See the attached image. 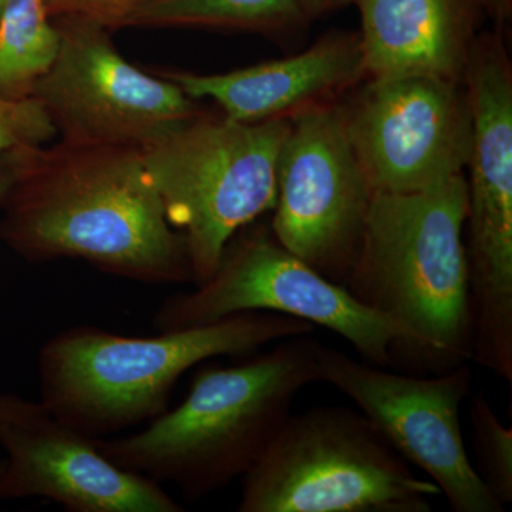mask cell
Listing matches in <instances>:
<instances>
[{
  "instance_id": "cell-3",
  "label": "cell",
  "mask_w": 512,
  "mask_h": 512,
  "mask_svg": "<svg viewBox=\"0 0 512 512\" xmlns=\"http://www.w3.org/2000/svg\"><path fill=\"white\" fill-rule=\"evenodd\" d=\"M319 346L311 335L295 336L241 365L207 367L180 406L136 434L94 437L97 447L117 466L201 500L261 458L301 390L319 382Z\"/></svg>"
},
{
  "instance_id": "cell-6",
  "label": "cell",
  "mask_w": 512,
  "mask_h": 512,
  "mask_svg": "<svg viewBox=\"0 0 512 512\" xmlns=\"http://www.w3.org/2000/svg\"><path fill=\"white\" fill-rule=\"evenodd\" d=\"M441 495L413 473L365 414H291L242 477L241 512H430Z\"/></svg>"
},
{
  "instance_id": "cell-4",
  "label": "cell",
  "mask_w": 512,
  "mask_h": 512,
  "mask_svg": "<svg viewBox=\"0 0 512 512\" xmlns=\"http://www.w3.org/2000/svg\"><path fill=\"white\" fill-rule=\"evenodd\" d=\"M313 330L311 323L269 312L238 313L147 338L76 326L40 349V403L67 426L100 439L167 412L175 384L205 360L251 355Z\"/></svg>"
},
{
  "instance_id": "cell-15",
  "label": "cell",
  "mask_w": 512,
  "mask_h": 512,
  "mask_svg": "<svg viewBox=\"0 0 512 512\" xmlns=\"http://www.w3.org/2000/svg\"><path fill=\"white\" fill-rule=\"evenodd\" d=\"M369 77L464 82L488 20L484 0H356Z\"/></svg>"
},
{
  "instance_id": "cell-10",
  "label": "cell",
  "mask_w": 512,
  "mask_h": 512,
  "mask_svg": "<svg viewBox=\"0 0 512 512\" xmlns=\"http://www.w3.org/2000/svg\"><path fill=\"white\" fill-rule=\"evenodd\" d=\"M319 382L336 387L375 424L409 464L423 470L456 512H501L468 458L461 407L473 394V372L461 365L440 375L389 372L319 346Z\"/></svg>"
},
{
  "instance_id": "cell-18",
  "label": "cell",
  "mask_w": 512,
  "mask_h": 512,
  "mask_svg": "<svg viewBox=\"0 0 512 512\" xmlns=\"http://www.w3.org/2000/svg\"><path fill=\"white\" fill-rule=\"evenodd\" d=\"M468 399L478 476L505 507L512 501V429L501 423L483 393Z\"/></svg>"
},
{
  "instance_id": "cell-24",
  "label": "cell",
  "mask_w": 512,
  "mask_h": 512,
  "mask_svg": "<svg viewBox=\"0 0 512 512\" xmlns=\"http://www.w3.org/2000/svg\"><path fill=\"white\" fill-rule=\"evenodd\" d=\"M3 5H5V0H0V15H2Z\"/></svg>"
},
{
  "instance_id": "cell-2",
  "label": "cell",
  "mask_w": 512,
  "mask_h": 512,
  "mask_svg": "<svg viewBox=\"0 0 512 512\" xmlns=\"http://www.w3.org/2000/svg\"><path fill=\"white\" fill-rule=\"evenodd\" d=\"M466 174L419 192H375L346 289L399 330L389 367L450 372L473 359Z\"/></svg>"
},
{
  "instance_id": "cell-20",
  "label": "cell",
  "mask_w": 512,
  "mask_h": 512,
  "mask_svg": "<svg viewBox=\"0 0 512 512\" xmlns=\"http://www.w3.org/2000/svg\"><path fill=\"white\" fill-rule=\"evenodd\" d=\"M146 0H46L50 19H80L113 32Z\"/></svg>"
},
{
  "instance_id": "cell-13",
  "label": "cell",
  "mask_w": 512,
  "mask_h": 512,
  "mask_svg": "<svg viewBox=\"0 0 512 512\" xmlns=\"http://www.w3.org/2000/svg\"><path fill=\"white\" fill-rule=\"evenodd\" d=\"M473 143L466 170L468 285L476 301L512 296V64L505 28L484 29L466 77Z\"/></svg>"
},
{
  "instance_id": "cell-8",
  "label": "cell",
  "mask_w": 512,
  "mask_h": 512,
  "mask_svg": "<svg viewBox=\"0 0 512 512\" xmlns=\"http://www.w3.org/2000/svg\"><path fill=\"white\" fill-rule=\"evenodd\" d=\"M52 20L59 50L32 96L60 140L144 150L204 111L171 80L124 59L103 26Z\"/></svg>"
},
{
  "instance_id": "cell-16",
  "label": "cell",
  "mask_w": 512,
  "mask_h": 512,
  "mask_svg": "<svg viewBox=\"0 0 512 512\" xmlns=\"http://www.w3.org/2000/svg\"><path fill=\"white\" fill-rule=\"evenodd\" d=\"M308 23L298 0H146L123 28L232 30L286 37Z\"/></svg>"
},
{
  "instance_id": "cell-1",
  "label": "cell",
  "mask_w": 512,
  "mask_h": 512,
  "mask_svg": "<svg viewBox=\"0 0 512 512\" xmlns=\"http://www.w3.org/2000/svg\"><path fill=\"white\" fill-rule=\"evenodd\" d=\"M10 153L15 181L0 238L20 258L83 259L150 285L194 282L185 239L165 217L140 148L60 140Z\"/></svg>"
},
{
  "instance_id": "cell-9",
  "label": "cell",
  "mask_w": 512,
  "mask_h": 512,
  "mask_svg": "<svg viewBox=\"0 0 512 512\" xmlns=\"http://www.w3.org/2000/svg\"><path fill=\"white\" fill-rule=\"evenodd\" d=\"M340 109L373 194L429 190L466 174L473 143L466 83L369 77L340 101Z\"/></svg>"
},
{
  "instance_id": "cell-23",
  "label": "cell",
  "mask_w": 512,
  "mask_h": 512,
  "mask_svg": "<svg viewBox=\"0 0 512 512\" xmlns=\"http://www.w3.org/2000/svg\"><path fill=\"white\" fill-rule=\"evenodd\" d=\"M13 181H15V164H13L12 153L8 151L0 154V210L8 197Z\"/></svg>"
},
{
  "instance_id": "cell-5",
  "label": "cell",
  "mask_w": 512,
  "mask_h": 512,
  "mask_svg": "<svg viewBox=\"0 0 512 512\" xmlns=\"http://www.w3.org/2000/svg\"><path fill=\"white\" fill-rule=\"evenodd\" d=\"M288 128L289 120L239 123L202 111L141 150L165 217L185 239L195 285L241 229L274 211Z\"/></svg>"
},
{
  "instance_id": "cell-19",
  "label": "cell",
  "mask_w": 512,
  "mask_h": 512,
  "mask_svg": "<svg viewBox=\"0 0 512 512\" xmlns=\"http://www.w3.org/2000/svg\"><path fill=\"white\" fill-rule=\"evenodd\" d=\"M57 131L35 97L10 100L0 96V154L20 147L45 146Z\"/></svg>"
},
{
  "instance_id": "cell-21",
  "label": "cell",
  "mask_w": 512,
  "mask_h": 512,
  "mask_svg": "<svg viewBox=\"0 0 512 512\" xmlns=\"http://www.w3.org/2000/svg\"><path fill=\"white\" fill-rule=\"evenodd\" d=\"M355 2L356 0H298V5L303 16L311 22L346 6L355 5Z\"/></svg>"
},
{
  "instance_id": "cell-22",
  "label": "cell",
  "mask_w": 512,
  "mask_h": 512,
  "mask_svg": "<svg viewBox=\"0 0 512 512\" xmlns=\"http://www.w3.org/2000/svg\"><path fill=\"white\" fill-rule=\"evenodd\" d=\"M484 6L488 20H491L494 26L507 28L512 16V0H484Z\"/></svg>"
},
{
  "instance_id": "cell-14",
  "label": "cell",
  "mask_w": 512,
  "mask_h": 512,
  "mask_svg": "<svg viewBox=\"0 0 512 512\" xmlns=\"http://www.w3.org/2000/svg\"><path fill=\"white\" fill-rule=\"evenodd\" d=\"M191 99L239 123L291 120L345 99L366 79L359 32L332 30L305 52L228 73L161 72Z\"/></svg>"
},
{
  "instance_id": "cell-17",
  "label": "cell",
  "mask_w": 512,
  "mask_h": 512,
  "mask_svg": "<svg viewBox=\"0 0 512 512\" xmlns=\"http://www.w3.org/2000/svg\"><path fill=\"white\" fill-rule=\"evenodd\" d=\"M59 40L46 0H5L0 15V96L32 97L55 62Z\"/></svg>"
},
{
  "instance_id": "cell-11",
  "label": "cell",
  "mask_w": 512,
  "mask_h": 512,
  "mask_svg": "<svg viewBox=\"0 0 512 512\" xmlns=\"http://www.w3.org/2000/svg\"><path fill=\"white\" fill-rule=\"evenodd\" d=\"M372 195L350 146L340 101L289 120L269 225L288 251L346 286Z\"/></svg>"
},
{
  "instance_id": "cell-12",
  "label": "cell",
  "mask_w": 512,
  "mask_h": 512,
  "mask_svg": "<svg viewBox=\"0 0 512 512\" xmlns=\"http://www.w3.org/2000/svg\"><path fill=\"white\" fill-rule=\"evenodd\" d=\"M0 447V500L46 498L72 512L184 511L163 485L117 466L40 402L0 394Z\"/></svg>"
},
{
  "instance_id": "cell-7",
  "label": "cell",
  "mask_w": 512,
  "mask_h": 512,
  "mask_svg": "<svg viewBox=\"0 0 512 512\" xmlns=\"http://www.w3.org/2000/svg\"><path fill=\"white\" fill-rule=\"evenodd\" d=\"M245 312H269L322 326L349 342L372 365L389 367L399 330L288 251L269 225L255 222L228 242L220 264L192 292L165 299L154 315L158 332L207 325Z\"/></svg>"
}]
</instances>
